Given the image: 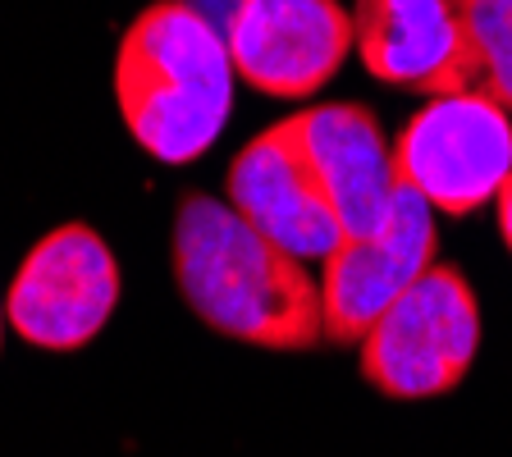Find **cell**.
Returning a JSON list of instances; mask_svg holds the SVG:
<instances>
[{
	"label": "cell",
	"mask_w": 512,
	"mask_h": 457,
	"mask_svg": "<svg viewBox=\"0 0 512 457\" xmlns=\"http://www.w3.org/2000/svg\"><path fill=\"white\" fill-rule=\"evenodd\" d=\"M234 55L188 0H151L115 46V106L128 138L160 165H192L234 115Z\"/></svg>",
	"instance_id": "2"
},
{
	"label": "cell",
	"mask_w": 512,
	"mask_h": 457,
	"mask_svg": "<svg viewBox=\"0 0 512 457\" xmlns=\"http://www.w3.org/2000/svg\"><path fill=\"white\" fill-rule=\"evenodd\" d=\"M480 298L471 279L435 261L357 343V375L389 403L453 394L480 357Z\"/></svg>",
	"instance_id": "3"
},
{
	"label": "cell",
	"mask_w": 512,
	"mask_h": 457,
	"mask_svg": "<svg viewBox=\"0 0 512 457\" xmlns=\"http://www.w3.org/2000/svg\"><path fill=\"white\" fill-rule=\"evenodd\" d=\"M224 202L234 206L256 234H266L284 252L302 261H325L343 243V224L307 147H302L293 115L261 128L238 147L224 174Z\"/></svg>",
	"instance_id": "9"
},
{
	"label": "cell",
	"mask_w": 512,
	"mask_h": 457,
	"mask_svg": "<svg viewBox=\"0 0 512 457\" xmlns=\"http://www.w3.org/2000/svg\"><path fill=\"white\" fill-rule=\"evenodd\" d=\"M224 42L238 83L275 101H311L352 55V10L339 0H234Z\"/></svg>",
	"instance_id": "6"
},
{
	"label": "cell",
	"mask_w": 512,
	"mask_h": 457,
	"mask_svg": "<svg viewBox=\"0 0 512 457\" xmlns=\"http://www.w3.org/2000/svg\"><path fill=\"white\" fill-rule=\"evenodd\" d=\"M5 330H10V320H5V298H0V339H5Z\"/></svg>",
	"instance_id": "13"
},
{
	"label": "cell",
	"mask_w": 512,
	"mask_h": 457,
	"mask_svg": "<svg viewBox=\"0 0 512 457\" xmlns=\"http://www.w3.org/2000/svg\"><path fill=\"white\" fill-rule=\"evenodd\" d=\"M119 288L115 247L92 224L69 220L23 252L5 288V320L32 348L78 352L110 325Z\"/></svg>",
	"instance_id": "5"
},
{
	"label": "cell",
	"mask_w": 512,
	"mask_h": 457,
	"mask_svg": "<svg viewBox=\"0 0 512 457\" xmlns=\"http://www.w3.org/2000/svg\"><path fill=\"white\" fill-rule=\"evenodd\" d=\"M352 51L371 78L426 101L480 83L462 0H352Z\"/></svg>",
	"instance_id": "8"
},
{
	"label": "cell",
	"mask_w": 512,
	"mask_h": 457,
	"mask_svg": "<svg viewBox=\"0 0 512 457\" xmlns=\"http://www.w3.org/2000/svg\"><path fill=\"white\" fill-rule=\"evenodd\" d=\"M494 224H499L503 247L512 252V174H508V183L499 188V197H494Z\"/></svg>",
	"instance_id": "12"
},
{
	"label": "cell",
	"mask_w": 512,
	"mask_h": 457,
	"mask_svg": "<svg viewBox=\"0 0 512 457\" xmlns=\"http://www.w3.org/2000/svg\"><path fill=\"white\" fill-rule=\"evenodd\" d=\"M293 128L330 192L343 234H375L403 192L394 142L384 133L380 115L357 101H320V106L293 110Z\"/></svg>",
	"instance_id": "10"
},
{
	"label": "cell",
	"mask_w": 512,
	"mask_h": 457,
	"mask_svg": "<svg viewBox=\"0 0 512 457\" xmlns=\"http://www.w3.org/2000/svg\"><path fill=\"white\" fill-rule=\"evenodd\" d=\"M480 55V83L490 101L512 115V0H462Z\"/></svg>",
	"instance_id": "11"
},
{
	"label": "cell",
	"mask_w": 512,
	"mask_h": 457,
	"mask_svg": "<svg viewBox=\"0 0 512 457\" xmlns=\"http://www.w3.org/2000/svg\"><path fill=\"white\" fill-rule=\"evenodd\" d=\"M439 261V224L421 192L403 183L389 220L375 234L343 238L320 261L325 339L357 348L375 320Z\"/></svg>",
	"instance_id": "7"
},
{
	"label": "cell",
	"mask_w": 512,
	"mask_h": 457,
	"mask_svg": "<svg viewBox=\"0 0 512 457\" xmlns=\"http://www.w3.org/2000/svg\"><path fill=\"white\" fill-rule=\"evenodd\" d=\"M398 179L448 220L494 206L512 174V115L485 92L435 96L394 138Z\"/></svg>",
	"instance_id": "4"
},
{
	"label": "cell",
	"mask_w": 512,
	"mask_h": 457,
	"mask_svg": "<svg viewBox=\"0 0 512 457\" xmlns=\"http://www.w3.org/2000/svg\"><path fill=\"white\" fill-rule=\"evenodd\" d=\"M179 298L211 334L266 352H311L325 343L320 279L307 261L256 234L229 202L183 192L170 229Z\"/></svg>",
	"instance_id": "1"
}]
</instances>
